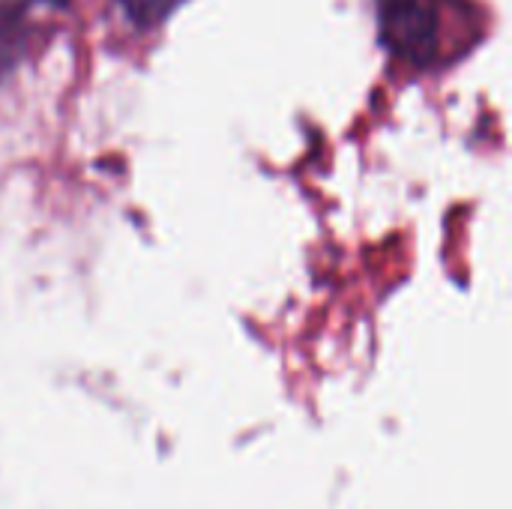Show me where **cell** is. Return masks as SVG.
<instances>
[{"instance_id":"obj_1","label":"cell","mask_w":512,"mask_h":509,"mask_svg":"<svg viewBox=\"0 0 512 509\" xmlns=\"http://www.w3.org/2000/svg\"><path fill=\"white\" fill-rule=\"evenodd\" d=\"M459 0H375L381 48L414 72H432L447 63V15Z\"/></svg>"},{"instance_id":"obj_2","label":"cell","mask_w":512,"mask_h":509,"mask_svg":"<svg viewBox=\"0 0 512 509\" xmlns=\"http://www.w3.org/2000/svg\"><path fill=\"white\" fill-rule=\"evenodd\" d=\"M33 42L30 0H0V87L27 60Z\"/></svg>"},{"instance_id":"obj_3","label":"cell","mask_w":512,"mask_h":509,"mask_svg":"<svg viewBox=\"0 0 512 509\" xmlns=\"http://www.w3.org/2000/svg\"><path fill=\"white\" fill-rule=\"evenodd\" d=\"M186 0H114V6L120 9V15L129 21V27H135L138 33H150L159 30Z\"/></svg>"},{"instance_id":"obj_4","label":"cell","mask_w":512,"mask_h":509,"mask_svg":"<svg viewBox=\"0 0 512 509\" xmlns=\"http://www.w3.org/2000/svg\"><path fill=\"white\" fill-rule=\"evenodd\" d=\"M42 3H48V6H57V9H63V6H69L72 0H42Z\"/></svg>"}]
</instances>
